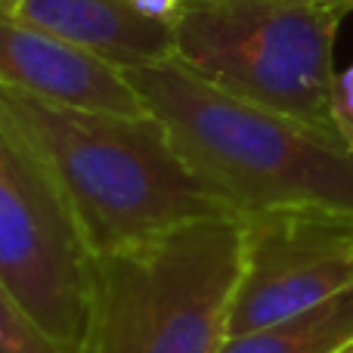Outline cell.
<instances>
[{"instance_id":"7","label":"cell","mask_w":353,"mask_h":353,"mask_svg":"<svg viewBox=\"0 0 353 353\" xmlns=\"http://www.w3.org/2000/svg\"><path fill=\"white\" fill-rule=\"evenodd\" d=\"M0 84L78 109L146 115L121 65L0 16Z\"/></svg>"},{"instance_id":"11","label":"cell","mask_w":353,"mask_h":353,"mask_svg":"<svg viewBox=\"0 0 353 353\" xmlns=\"http://www.w3.org/2000/svg\"><path fill=\"white\" fill-rule=\"evenodd\" d=\"M335 124L353 152V65L344 68L335 81Z\"/></svg>"},{"instance_id":"2","label":"cell","mask_w":353,"mask_h":353,"mask_svg":"<svg viewBox=\"0 0 353 353\" xmlns=\"http://www.w3.org/2000/svg\"><path fill=\"white\" fill-rule=\"evenodd\" d=\"M149 115L189 168L239 214L329 208L353 214V152L304 124L217 90L176 59L128 65Z\"/></svg>"},{"instance_id":"8","label":"cell","mask_w":353,"mask_h":353,"mask_svg":"<svg viewBox=\"0 0 353 353\" xmlns=\"http://www.w3.org/2000/svg\"><path fill=\"white\" fill-rule=\"evenodd\" d=\"M0 16L121 68L174 59V25L143 16L128 0H0Z\"/></svg>"},{"instance_id":"14","label":"cell","mask_w":353,"mask_h":353,"mask_svg":"<svg viewBox=\"0 0 353 353\" xmlns=\"http://www.w3.org/2000/svg\"><path fill=\"white\" fill-rule=\"evenodd\" d=\"M338 353H353V344H347V347H341Z\"/></svg>"},{"instance_id":"9","label":"cell","mask_w":353,"mask_h":353,"mask_svg":"<svg viewBox=\"0 0 353 353\" xmlns=\"http://www.w3.org/2000/svg\"><path fill=\"white\" fill-rule=\"evenodd\" d=\"M353 344V288L285 323L226 338L217 353H338Z\"/></svg>"},{"instance_id":"1","label":"cell","mask_w":353,"mask_h":353,"mask_svg":"<svg viewBox=\"0 0 353 353\" xmlns=\"http://www.w3.org/2000/svg\"><path fill=\"white\" fill-rule=\"evenodd\" d=\"M0 112L62 189L93 257L189 220L239 217L155 115L78 109L0 84Z\"/></svg>"},{"instance_id":"10","label":"cell","mask_w":353,"mask_h":353,"mask_svg":"<svg viewBox=\"0 0 353 353\" xmlns=\"http://www.w3.org/2000/svg\"><path fill=\"white\" fill-rule=\"evenodd\" d=\"M0 353H68L53 341L31 313L0 282Z\"/></svg>"},{"instance_id":"4","label":"cell","mask_w":353,"mask_h":353,"mask_svg":"<svg viewBox=\"0 0 353 353\" xmlns=\"http://www.w3.org/2000/svg\"><path fill=\"white\" fill-rule=\"evenodd\" d=\"M323 0H183L174 59L217 90L316 130L347 149L335 124V37Z\"/></svg>"},{"instance_id":"3","label":"cell","mask_w":353,"mask_h":353,"mask_svg":"<svg viewBox=\"0 0 353 353\" xmlns=\"http://www.w3.org/2000/svg\"><path fill=\"white\" fill-rule=\"evenodd\" d=\"M242 273V217L189 220L93 257L78 353H217Z\"/></svg>"},{"instance_id":"5","label":"cell","mask_w":353,"mask_h":353,"mask_svg":"<svg viewBox=\"0 0 353 353\" xmlns=\"http://www.w3.org/2000/svg\"><path fill=\"white\" fill-rule=\"evenodd\" d=\"M93 251L62 189L0 112V282L68 353L87 332Z\"/></svg>"},{"instance_id":"6","label":"cell","mask_w":353,"mask_h":353,"mask_svg":"<svg viewBox=\"0 0 353 353\" xmlns=\"http://www.w3.org/2000/svg\"><path fill=\"white\" fill-rule=\"evenodd\" d=\"M242 217V273L226 338L285 323L353 288V214L263 208Z\"/></svg>"},{"instance_id":"13","label":"cell","mask_w":353,"mask_h":353,"mask_svg":"<svg viewBox=\"0 0 353 353\" xmlns=\"http://www.w3.org/2000/svg\"><path fill=\"white\" fill-rule=\"evenodd\" d=\"M325 6H329V10H335L338 16H347V12H353V0H323Z\"/></svg>"},{"instance_id":"12","label":"cell","mask_w":353,"mask_h":353,"mask_svg":"<svg viewBox=\"0 0 353 353\" xmlns=\"http://www.w3.org/2000/svg\"><path fill=\"white\" fill-rule=\"evenodd\" d=\"M134 10H140L143 16L159 19V22H171L176 19V12L183 10V0H128Z\"/></svg>"}]
</instances>
